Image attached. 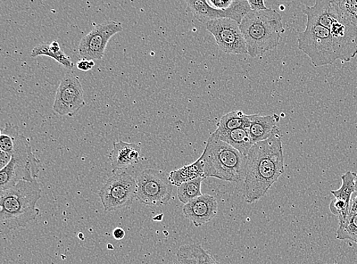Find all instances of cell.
Instances as JSON below:
<instances>
[{
	"label": "cell",
	"instance_id": "obj_28",
	"mask_svg": "<svg viewBox=\"0 0 357 264\" xmlns=\"http://www.w3.org/2000/svg\"><path fill=\"white\" fill-rule=\"evenodd\" d=\"M113 236L116 240H122L124 236H126V232L121 228H116L114 230Z\"/></svg>",
	"mask_w": 357,
	"mask_h": 264
},
{
	"label": "cell",
	"instance_id": "obj_31",
	"mask_svg": "<svg viewBox=\"0 0 357 264\" xmlns=\"http://www.w3.org/2000/svg\"><path fill=\"white\" fill-rule=\"evenodd\" d=\"M355 185H356V192L357 193V173H356V179H355Z\"/></svg>",
	"mask_w": 357,
	"mask_h": 264
},
{
	"label": "cell",
	"instance_id": "obj_6",
	"mask_svg": "<svg viewBox=\"0 0 357 264\" xmlns=\"http://www.w3.org/2000/svg\"><path fill=\"white\" fill-rule=\"evenodd\" d=\"M137 199L147 205L167 204L172 194V185L162 171L147 169L136 178Z\"/></svg>",
	"mask_w": 357,
	"mask_h": 264
},
{
	"label": "cell",
	"instance_id": "obj_18",
	"mask_svg": "<svg viewBox=\"0 0 357 264\" xmlns=\"http://www.w3.org/2000/svg\"><path fill=\"white\" fill-rule=\"evenodd\" d=\"M198 178H206L204 162L201 157L195 162L188 164V166L171 171L169 176L171 184L178 187Z\"/></svg>",
	"mask_w": 357,
	"mask_h": 264
},
{
	"label": "cell",
	"instance_id": "obj_8",
	"mask_svg": "<svg viewBox=\"0 0 357 264\" xmlns=\"http://www.w3.org/2000/svg\"><path fill=\"white\" fill-rule=\"evenodd\" d=\"M85 105L84 91L79 77L66 72L56 89L54 111L60 116L73 117Z\"/></svg>",
	"mask_w": 357,
	"mask_h": 264
},
{
	"label": "cell",
	"instance_id": "obj_17",
	"mask_svg": "<svg viewBox=\"0 0 357 264\" xmlns=\"http://www.w3.org/2000/svg\"><path fill=\"white\" fill-rule=\"evenodd\" d=\"M177 259L180 264H220L198 244L181 246L177 252Z\"/></svg>",
	"mask_w": 357,
	"mask_h": 264
},
{
	"label": "cell",
	"instance_id": "obj_30",
	"mask_svg": "<svg viewBox=\"0 0 357 264\" xmlns=\"http://www.w3.org/2000/svg\"><path fill=\"white\" fill-rule=\"evenodd\" d=\"M346 240L352 241L357 244V230H356L355 232L351 233V235H349L347 237Z\"/></svg>",
	"mask_w": 357,
	"mask_h": 264
},
{
	"label": "cell",
	"instance_id": "obj_4",
	"mask_svg": "<svg viewBox=\"0 0 357 264\" xmlns=\"http://www.w3.org/2000/svg\"><path fill=\"white\" fill-rule=\"evenodd\" d=\"M205 178H215L229 183L245 180L247 156L211 134L201 156Z\"/></svg>",
	"mask_w": 357,
	"mask_h": 264
},
{
	"label": "cell",
	"instance_id": "obj_19",
	"mask_svg": "<svg viewBox=\"0 0 357 264\" xmlns=\"http://www.w3.org/2000/svg\"><path fill=\"white\" fill-rule=\"evenodd\" d=\"M39 56L51 57L66 68L71 69L75 65L70 56L62 51L60 44L56 40L52 41L51 44L40 43L33 48L31 56L37 57Z\"/></svg>",
	"mask_w": 357,
	"mask_h": 264
},
{
	"label": "cell",
	"instance_id": "obj_20",
	"mask_svg": "<svg viewBox=\"0 0 357 264\" xmlns=\"http://www.w3.org/2000/svg\"><path fill=\"white\" fill-rule=\"evenodd\" d=\"M252 114H245L242 111H234L223 115L218 123L220 130H231L238 128H249L251 125Z\"/></svg>",
	"mask_w": 357,
	"mask_h": 264
},
{
	"label": "cell",
	"instance_id": "obj_10",
	"mask_svg": "<svg viewBox=\"0 0 357 264\" xmlns=\"http://www.w3.org/2000/svg\"><path fill=\"white\" fill-rule=\"evenodd\" d=\"M205 26L222 52L228 54H248L245 40L236 22L220 19L207 22Z\"/></svg>",
	"mask_w": 357,
	"mask_h": 264
},
{
	"label": "cell",
	"instance_id": "obj_11",
	"mask_svg": "<svg viewBox=\"0 0 357 264\" xmlns=\"http://www.w3.org/2000/svg\"><path fill=\"white\" fill-rule=\"evenodd\" d=\"M186 3L195 18L205 24L220 19L231 20L240 24L252 11L247 0H234V3L227 10H215L204 0H189Z\"/></svg>",
	"mask_w": 357,
	"mask_h": 264
},
{
	"label": "cell",
	"instance_id": "obj_27",
	"mask_svg": "<svg viewBox=\"0 0 357 264\" xmlns=\"http://www.w3.org/2000/svg\"><path fill=\"white\" fill-rule=\"evenodd\" d=\"M12 155L3 150H0V169H4L12 160Z\"/></svg>",
	"mask_w": 357,
	"mask_h": 264
},
{
	"label": "cell",
	"instance_id": "obj_7",
	"mask_svg": "<svg viewBox=\"0 0 357 264\" xmlns=\"http://www.w3.org/2000/svg\"><path fill=\"white\" fill-rule=\"evenodd\" d=\"M137 189L136 178L122 171L107 180L99 196L106 211H114L130 205L137 196Z\"/></svg>",
	"mask_w": 357,
	"mask_h": 264
},
{
	"label": "cell",
	"instance_id": "obj_24",
	"mask_svg": "<svg viewBox=\"0 0 357 264\" xmlns=\"http://www.w3.org/2000/svg\"><path fill=\"white\" fill-rule=\"evenodd\" d=\"M234 3V0H208V3L213 9L218 10H227Z\"/></svg>",
	"mask_w": 357,
	"mask_h": 264
},
{
	"label": "cell",
	"instance_id": "obj_1",
	"mask_svg": "<svg viewBox=\"0 0 357 264\" xmlns=\"http://www.w3.org/2000/svg\"><path fill=\"white\" fill-rule=\"evenodd\" d=\"M244 196L248 203L259 201L284 173L282 134L278 127L264 141L255 143L247 155Z\"/></svg>",
	"mask_w": 357,
	"mask_h": 264
},
{
	"label": "cell",
	"instance_id": "obj_32",
	"mask_svg": "<svg viewBox=\"0 0 357 264\" xmlns=\"http://www.w3.org/2000/svg\"><path fill=\"white\" fill-rule=\"evenodd\" d=\"M355 43H356V47H357V37L355 39Z\"/></svg>",
	"mask_w": 357,
	"mask_h": 264
},
{
	"label": "cell",
	"instance_id": "obj_33",
	"mask_svg": "<svg viewBox=\"0 0 357 264\" xmlns=\"http://www.w3.org/2000/svg\"><path fill=\"white\" fill-rule=\"evenodd\" d=\"M334 264H338V263H337V261H335V263Z\"/></svg>",
	"mask_w": 357,
	"mask_h": 264
},
{
	"label": "cell",
	"instance_id": "obj_3",
	"mask_svg": "<svg viewBox=\"0 0 357 264\" xmlns=\"http://www.w3.org/2000/svg\"><path fill=\"white\" fill-rule=\"evenodd\" d=\"M239 28L245 40L248 54L252 57L277 48L284 32L281 15L272 9L251 11L239 24Z\"/></svg>",
	"mask_w": 357,
	"mask_h": 264
},
{
	"label": "cell",
	"instance_id": "obj_9",
	"mask_svg": "<svg viewBox=\"0 0 357 264\" xmlns=\"http://www.w3.org/2000/svg\"><path fill=\"white\" fill-rule=\"evenodd\" d=\"M122 31V24L114 21L96 24L80 40L79 54L81 59L89 61L102 60L107 43L114 36Z\"/></svg>",
	"mask_w": 357,
	"mask_h": 264
},
{
	"label": "cell",
	"instance_id": "obj_21",
	"mask_svg": "<svg viewBox=\"0 0 357 264\" xmlns=\"http://www.w3.org/2000/svg\"><path fill=\"white\" fill-rule=\"evenodd\" d=\"M356 173L348 171L342 176V185L336 191H331L335 199L345 202L351 205V196L356 192L355 179Z\"/></svg>",
	"mask_w": 357,
	"mask_h": 264
},
{
	"label": "cell",
	"instance_id": "obj_2",
	"mask_svg": "<svg viewBox=\"0 0 357 264\" xmlns=\"http://www.w3.org/2000/svg\"><path fill=\"white\" fill-rule=\"evenodd\" d=\"M40 187L36 179L22 180L0 193V222L3 228L13 230L23 227L39 215L36 208L40 199Z\"/></svg>",
	"mask_w": 357,
	"mask_h": 264
},
{
	"label": "cell",
	"instance_id": "obj_26",
	"mask_svg": "<svg viewBox=\"0 0 357 264\" xmlns=\"http://www.w3.org/2000/svg\"><path fill=\"white\" fill-rule=\"evenodd\" d=\"M248 3L250 5L252 11H264L268 10L263 0H248Z\"/></svg>",
	"mask_w": 357,
	"mask_h": 264
},
{
	"label": "cell",
	"instance_id": "obj_12",
	"mask_svg": "<svg viewBox=\"0 0 357 264\" xmlns=\"http://www.w3.org/2000/svg\"><path fill=\"white\" fill-rule=\"evenodd\" d=\"M40 162L37 159L12 157V160L4 169L0 170V189H10L22 180H33L39 174Z\"/></svg>",
	"mask_w": 357,
	"mask_h": 264
},
{
	"label": "cell",
	"instance_id": "obj_14",
	"mask_svg": "<svg viewBox=\"0 0 357 264\" xmlns=\"http://www.w3.org/2000/svg\"><path fill=\"white\" fill-rule=\"evenodd\" d=\"M140 145L123 141L114 142L110 153L112 168L114 172L127 169L138 163L141 156Z\"/></svg>",
	"mask_w": 357,
	"mask_h": 264
},
{
	"label": "cell",
	"instance_id": "obj_29",
	"mask_svg": "<svg viewBox=\"0 0 357 264\" xmlns=\"http://www.w3.org/2000/svg\"><path fill=\"white\" fill-rule=\"evenodd\" d=\"M351 213H357V195L352 201V203L351 204Z\"/></svg>",
	"mask_w": 357,
	"mask_h": 264
},
{
	"label": "cell",
	"instance_id": "obj_16",
	"mask_svg": "<svg viewBox=\"0 0 357 264\" xmlns=\"http://www.w3.org/2000/svg\"><path fill=\"white\" fill-rule=\"evenodd\" d=\"M278 121V115L261 116L252 114L251 125L248 130L253 142L257 143L269 139L278 127L276 122Z\"/></svg>",
	"mask_w": 357,
	"mask_h": 264
},
{
	"label": "cell",
	"instance_id": "obj_22",
	"mask_svg": "<svg viewBox=\"0 0 357 264\" xmlns=\"http://www.w3.org/2000/svg\"><path fill=\"white\" fill-rule=\"evenodd\" d=\"M205 178H198L188 181L178 187L179 201L185 205L202 196V185Z\"/></svg>",
	"mask_w": 357,
	"mask_h": 264
},
{
	"label": "cell",
	"instance_id": "obj_13",
	"mask_svg": "<svg viewBox=\"0 0 357 264\" xmlns=\"http://www.w3.org/2000/svg\"><path fill=\"white\" fill-rule=\"evenodd\" d=\"M218 213L217 198L210 194H203L185 204L183 214L185 218L196 227L208 224Z\"/></svg>",
	"mask_w": 357,
	"mask_h": 264
},
{
	"label": "cell",
	"instance_id": "obj_25",
	"mask_svg": "<svg viewBox=\"0 0 357 264\" xmlns=\"http://www.w3.org/2000/svg\"><path fill=\"white\" fill-rule=\"evenodd\" d=\"M96 65L94 61H89L86 59H81L77 63V68L79 70L82 72H87L92 69Z\"/></svg>",
	"mask_w": 357,
	"mask_h": 264
},
{
	"label": "cell",
	"instance_id": "obj_5",
	"mask_svg": "<svg viewBox=\"0 0 357 264\" xmlns=\"http://www.w3.org/2000/svg\"><path fill=\"white\" fill-rule=\"evenodd\" d=\"M298 47L310 57L315 68L332 64L337 60L345 61L342 47L330 31L309 20L305 31L298 36Z\"/></svg>",
	"mask_w": 357,
	"mask_h": 264
},
{
	"label": "cell",
	"instance_id": "obj_15",
	"mask_svg": "<svg viewBox=\"0 0 357 264\" xmlns=\"http://www.w3.org/2000/svg\"><path fill=\"white\" fill-rule=\"evenodd\" d=\"M212 134L246 156L255 144L248 128L245 127L231 130L217 129Z\"/></svg>",
	"mask_w": 357,
	"mask_h": 264
},
{
	"label": "cell",
	"instance_id": "obj_23",
	"mask_svg": "<svg viewBox=\"0 0 357 264\" xmlns=\"http://www.w3.org/2000/svg\"><path fill=\"white\" fill-rule=\"evenodd\" d=\"M336 3L346 17L357 27V0H336Z\"/></svg>",
	"mask_w": 357,
	"mask_h": 264
}]
</instances>
